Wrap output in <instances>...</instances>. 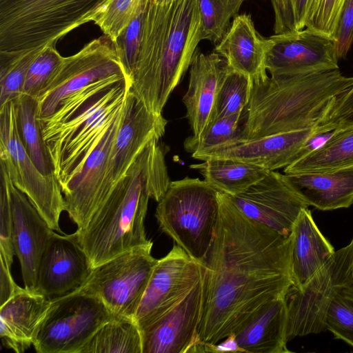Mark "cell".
Wrapping results in <instances>:
<instances>
[{
	"label": "cell",
	"mask_w": 353,
	"mask_h": 353,
	"mask_svg": "<svg viewBox=\"0 0 353 353\" xmlns=\"http://www.w3.org/2000/svg\"><path fill=\"white\" fill-rule=\"evenodd\" d=\"M218 200L214 236L203 263L201 345L235 333L293 285L290 235L248 218L227 194L218 192Z\"/></svg>",
	"instance_id": "cell-1"
},
{
	"label": "cell",
	"mask_w": 353,
	"mask_h": 353,
	"mask_svg": "<svg viewBox=\"0 0 353 353\" xmlns=\"http://www.w3.org/2000/svg\"><path fill=\"white\" fill-rule=\"evenodd\" d=\"M202 41L199 0H145L129 92L162 114Z\"/></svg>",
	"instance_id": "cell-2"
},
{
	"label": "cell",
	"mask_w": 353,
	"mask_h": 353,
	"mask_svg": "<svg viewBox=\"0 0 353 353\" xmlns=\"http://www.w3.org/2000/svg\"><path fill=\"white\" fill-rule=\"evenodd\" d=\"M159 141L143 148L87 226L74 232L92 268L152 242L144 225L148 201L159 202L171 182Z\"/></svg>",
	"instance_id": "cell-3"
},
{
	"label": "cell",
	"mask_w": 353,
	"mask_h": 353,
	"mask_svg": "<svg viewBox=\"0 0 353 353\" xmlns=\"http://www.w3.org/2000/svg\"><path fill=\"white\" fill-rule=\"evenodd\" d=\"M130 80L120 74L94 82L64 99L39 118L54 174L63 188L123 110Z\"/></svg>",
	"instance_id": "cell-4"
},
{
	"label": "cell",
	"mask_w": 353,
	"mask_h": 353,
	"mask_svg": "<svg viewBox=\"0 0 353 353\" xmlns=\"http://www.w3.org/2000/svg\"><path fill=\"white\" fill-rule=\"evenodd\" d=\"M353 86L339 69L301 75H270L252 83L240 139L318 125L336 97Z\"/></svg>",
	"instance_id": "cell-5"
},
{
	"label": "cell",
	"mask_w": 353,
	"mask_h": 353,
	"mask_svg": "<svg viewBox=\"0 0 353 353\" xmlns=\"http://www.w3.org/2000/svg\"><path fill=\"white\" fill-rule=\"evenodd\" d=\"M109 0H0V58L56 45Z\"/></svg>",
	"instance_id": "cell-6"
},
{
	"label": "cell",
	"mask_w": 353,
	"mask_h": 353,
	"mask_svg": "<svg viewBox=\"0 0 353 353\" xmlns=\"http://www.w3.org/2000/svg\"><path fill=\"white\" fill-rule=\"evenodd\" d=\"M218 192L205 180L185 177L170 182L156 209L161 230L201 264L214 236Z\"/></svg>",
	"instance_id": "cell-7"
},
{
	"label": "cell",
	"mask_w": 353,
	"mask_h": 353,
	"mask_svg": "<svg viewBox=\"0 0 353 353\" xmlns=\"http://www.w3.org/2000/svg\"><path fill=\"white\" fill-rule=\"evenodd\" d=\"M115 316L98 297L79 290L50 299L33 346L38 353H79Z\"/></svg>",
	"instance_id": "cell-8"
},
{
	"label": "cell",
	"mask_w": 353,
	"mask_h": 353,
	"mask_svg": "<svg viewBox=\"0 0 353 353\" xmlns=\"http://www.w3.org/2000/svg\"><path fill=\"white\" fill-rule=\"evenodd\" d=\"M352 263L353 239L335 251L303 287L290 288L285 295L288 342L325 331V317L330 302L343 287L353 283Z\"/></svg>",
	"instance_id": "cell-9"
},
{
	"label": "cell",
	"mask_w": 353,
	"mask_h": 353,
	"mask_svg": "<svg viewBox=\"0 0 353 353\" xmlns=\"http://www.w3.org/2000/svg\"><path fill=\"white\" fill-rule=\"evenodd\" d=\"M152 242L137 247L92 268L77 290L98 297L116 316L134 319L158 261Z\"/></svg>",
	"instance_id": "cell-10"
},
{
	"label": "cell",
	"mask_w": 353,
	"mask_h": 353,
	"mask_svg": "<svg viewBox=\"0 0 353 353\" xmlns=\"http://www.w3.org/2000/svg\"><path fill=\"white\" fill-rule=\"evenodd\" d=\"M0 161L15 187L23 192L49 226L63 234L59 219L64 197L55 176L43 174L28 155L18 134L14 101L0 107Z\"/></svg>",
	"instance_id": "cell-11"
},
{
	"label": "cell",
	"mask_w": 353,
	"mask_h": 353,
	"mask_svg": "<svg viewBox=\"0 0 353 353\" xmlns=\"http://www.w3.org/2000/svg\"><path fill=\"white\" fill-rule=\"evenodd\" d=\"M120 74L126 72L118 43L105 34L90 41L76 54L63 57L50 85L38 99L39 117L50 116L69 95Z\"/></svg>",
	"instance_id": "cell-12"
},
{
	"label": "cell",
	"mask_w": 353,
	"mask_h": 353,
	"mask_svg": "<svg viewBox=\"0 0 353 353\" xmlns=\"http://www.w3.org/2000/svg\"><path fill=\"white\" fill-rule=\"evenodd\" d=\"M203 265L174 245L158 259L134 317L140 331L182 301L201 281Z\"/></svg>",
	"instance_id": "cell-13"
},
{
	"label": "cell",
	"mask_w": 353,
	"mask_h": 353,
	"mask_svg": "<svg viewBox=\"0 0 353 353\" xmlns=\"http://www.w3.org/2000/svg\"><path fill=\"white\" fill-rule=\"evenodd\" d=\"M123 111L112 121L79 171L61 189L65 211L79 230L87 226L111 192L110 153Z\"/></svg>",
	"instance_id": "cell-14"
},
{
	"label": "cell",
	"mask_w": 353,
	"mask_h": 353,
	"mask_svg": "<svg viewBox=\"0 0 353 353\" xmlns=\"http://www.w3.org/2000/svg\"><path fill=\"white\" fill-rule=\"evenodd\" d=\"M265 66L270 75H301L339 69L334 41L305 28L268 38Z\"/></svg>",
	"instance_id": "cell-15"
},
{
	"label": "cell",
	"mask_w": 353,
	"mask_h": 353,
	"mask_svg": "<svg viewBox=\"0 0 353 353\" xmlns=\"http://www.w3.org/2000/svg\"><path fill=\"white\" fill-rule=\"evenodd\" d=\"M0 177L9 193L12 219V240L24 288L37 292L40 262L47 244L54 233L27 196L14 186L6 165L0 161Z\"/></svg>",
	"instance_id": "cell-16"
},
{
	"label": "cell",
	"mask_w": 353,
	"mask_h": 353,
	"mask_svg": "<svg viewBox=\"0 0 353 353\" xmlns=\"http://www.w3.org/2000/svg\"><path fill=\"white\" fill-rule=\"evenodd\" d=\"M231 197L248 218L285 236L290 235L301 211L308 208L285 174L275 170L268 171L247 190Z\"/></svg>",
	"instance_id": "cell-17"
},
{
	"label": "cell",
	"mask_w": 353,
	"mask_h": 353,
	"mask_svg": "<svg viewBox=\"0 0 353 353\" xmlns=\"http://www.w3.org/2000/svg\"><path fill=\"white\" fill-rule=\"evenodd\" d=\"M202 299L201 279L182 301L141 331L142 353L203 352L198 337Z\"/></svg>",
	"instance_id": "cell-18"
},
{
	"label": "cell",
	"mask_w": 353,
	"mask_h": 353,
	"mask_svg": "<svg viewBox=\"0 0 353 353\" xmlns=\"http://www.w3.org/2000/svg\"><path fill=\"white\" fill-rule=\"evenodd\" d=\"M316 127L252 139H237L223 145L192 154L199 161L229 159L255 165L268 171L285 168L297 161Z\"/></svg>",
	"instance_id": "cell-19"
},
{
	"label": "cell",
	"mask_w": 353,
	"mask_h": 353,
	"mask_svg": "<svg viewBox=\"0 0 353 353\" xmlns=\"http://www.w3.org/2000/svg\"><path fill=\"white\" fill-rule=\"evenodd\" d=\"M92 270L74 233L54 232L40 262L36 293L50 299L70 294L83 285Z\"/></svg>",
	"instance_id": "cell-20"
},
{
	"label": "cell",
	"mask_w": 353,
	"mask_h": 353,
	"mask_svg": "<svg viewBox=\"0 0 353 353\" xmlns=\"http://www.w3.org/2000/svg\"><path fill=\"white\" fill-rule=\"evenodd\" d=\"M168 121L150 111L134 94L127 95L111 153L109 184L111 191L126 174L139 152L153 139L164 134Z\"/></svg>",
	"instance_id": "cell-21"
},
{
	"label": "cell",
	"mask_w": 353,
	"mask_h": 353,
	"mask_svg": "<svg viewBox=\"0 0 353 353\" xmlns=\"http://www.w3.org/2000/svg\"><path fill=\"white\" fill-rule=\"evenodd\" d=\"M190 68L188 87L183 102L192 136L198 137L214 119L219 92L231 69L215 51L204 53L199 48Z\"/></svg>",
	"instance_id": "cell-22"
},
{
	"label": "cell",
	"mask_w": 353,
	"mask_h": 353,
	"mask_svg": "<svg viewBox=\"0 0 353 353\" xmlns=\"http://www.w3.org/2000/svg\"><path fill=\"white\" fill-rule=\"evenodd\" d=\"M215 52L226 61L232 70L248 77L252 83L268 76L266 38L256 30L250 14H240L234 18L217 43Z\"/></svg>",
	"instance_id": "cell-23"
},
{
	"label": "cell",
	"mask_w": 353,
	"mask_h": 353,
	"mask_svg": "<svg viewBox=\"0 0 353 353\" xmlns=\"http://www.w3.org/2000/svg\"><path fill=\"white\" fill-rule=\"evenodd\" d=\"M50 304V299L23 288L0 307V336L3 345L17 353L27 350Z\"/></svg>",
	"instance_id": "cell-24"
},
{
	"label": "cell",
	"mask_w": 353,
	"mask_h": 353,
	"mask_svg": "<svg viewBox=\"0 0 353 353\" xmlns=\"http://www.w3.org/2000/svg\"><path fill=\"white\" fill-rule=\"evenodd\" d=\"M293 287L301 288L330 259L335 250L316 225L308 208L303 209L290 234Z\"/></svg>",
	"instance_id": "cell-25"
},
{
	"label": "cell",
	"mask_w": 353,
	"mask_h": 353,
	"mask_svg": "<svg viewBox=\"0 0 353 353\" xmlns=\"http://www.w3.org/2000/svg\"><path fill=\"white\" fill-rule=\"evenodd\" d=\"M285 174L308 206L328 211L347 208L353 204V167Z\"/></svg>",
	"instance_id": "cell-26"
},
{
	"label": "cell",
	"mask_w": 353,
	"mask_h": 353,
	"mask_svg": "<svg viewBox=\"0 0 353 353\" xmlns=\"http://www.w3.org/2000/svg\"><path fill=\"white\" fill-rule=\"evenodd\" d=\"M287 307L285 296L261 307L235 332L239 346L245 353H285Z\"/></svg>",
	"instance_id": "cell-27"
},
{
	"label": "cell",
	"mask_w": 353,
	"mask_h": 353,
	"mask_svg": "<svg viewBox=\"0 0 353 353\" xmlns=\"http://www.w3.org/2000/svg\"><path fill=\"white\" fill-rule=\"evenodd\" d=\"M349 167H353V124L335 128L321 147L288 165L283 172H325Z\"/></svg>",
	"instance_id": "cell-28"
},
{
	"label": "cell",
	"mask_w": 353,
	"mask_h": 353,
	"mask_svg": "<svg viewBox=\"0 0 353 353\" xmlns=\"http://www.w3.org/2000/svg\"><path fill=\"white\" fill-rule=\"evenodd\" d=\"M13 101L17 132L24 148L43 174L55 176L41 131L38 99L23 94Z\"/></svg>",
	"instance_id": "cell-29"
},
{
	"label": "cell",
	"mask_w": 353,
	"mask_h": 353,
	"mask_svg": "<svg viewBox=\"0 0 353 353\" xmlns=\"http://www.w3.org/2000/svg\"><path fill=\"white\" fill-rule=\"evenodd\" d=\"M219 192L235 196L247 190L268 173L262 168L229 159H210L190 166Z\"/></svg>",
	"instance_id": "cell-30"
},
{
	"label": "cell",
	"mask_w": 353,
	"mask_h": 353,
	"mask_svg": "<svg viewBox=\"0 0 353 353\" xmlns=\"http://www.w3.org/2000/svg\"><path fill=\"white\" fill-rule=\"evenodd\" d=\"M79 353H142L138 324L134 319L115 316L94 333Z\"/></svg>",
	"instance_id": "cell-31"
},
{
	"label": "cell",
	"mask_w": 353,
	"mask_h": 353,
	"mask_svg": "<svg viewBox=\"0 0 353 353\" xmlns=\"http://www.w3.org/2000/svg\"><path fill=\"white\" fill-rule=\"evenodd\" d=\"M245 0H199L202 21V40L217 43L231 20L239 14Z\"/></svg>",
	"instance_id": "cell-32"
},
{
	"label": "cell",
	"mask_w": 353,
	"mask_h": 353,
	"mask_svg": "<svg viewBox=\"0 0 353 353\" xmlns=\"http://www.w3.org/2000/svg\"><path fill=\"white\" fill-rule=\"evenodd\" d=\"M43 50L0 58V107L23 94L28 70Z\"/></svg>",
	"instance_id": "cell-33"
},
{
	"label": "cell",
	"mask_w": 353,
	"mask_h": 353,
	"mask_svg": "<svg viewBox=\"0 0 353 353\" xmlns=\"http://www.w3.org/2000/svg\"><path fill=\"white\" fill-rule=\"evenodd\" d=\"M252 87L248 77L230 70L219 92L212 121L242 114L249 103Z\"/></svg>",
	"instance_id": "cell-34"
},
{
	"label": "cell",
	"mask_w": 353,
	"mask_h": 353,
	"mask_svg": "<svg viewBox=\"0 0 353 353\" xmlns=\"http://www.w3.org/2000/svg\"><path fill=\"white\" fill-rule=\"evenodd\" d=\"M242 114L212 121L198 137L192 135L184 141V148L192 154L219 147L240 138Z\"/></svg>",
	"instance_id": "cell-35"
},
{
	"label": "cell",
	"mask_w": 353,
	"mask_h": 353,
	"mask_svg": "<svg viewBox=\"0 0 353 353\" xmlns=\"http://www.w3.org/2000/svg\"><path fill=\"white\" fill-rule=\"evenodd\" d=\"M144 1L109 0L94 23L114 43H118L143 7Z\"/></svg>",
	"instance_id": "cell-36"
},
{
	"label": "cell",
	"mask_w": 353,
	"mask_h": 353,
	"mask_svg": "<svg viewBox=\"0 0 353 353\" xmlns=\"http://www.w3.org/2000/svg\"><path fill=\"white\" fill-rule=\"evenodd\" d=\"M325 330L335 339L353 347V283L343 287L334 296L325 317Z\"/></svg>",
	"instance_id": "cell-37"
},
{
	"label": "cell",
	"mask_w": 353,
	"mask_h": 353,
	"mask_svg": "<svg viewBox=\"0 0 353 353\" xmlns=\"http://www.w3.org/2000/svg\"><path fill=\"white\" fill-rule=\"evenodd\" d=\"M62 59L55 45L44 48L28 70L23 94L39 99L50 85Z\"/></svg>",
	"instance_id": "cell-38"
},
{
	"label": "cell",
	"mask_w": 353,
	"mask_h": 353,
	"mask_svg": "<svg viewBox=\"0 0 353 353\" xmlns=\"http://www.w3.org/2000/svg\"><path fill=\"white\" fill-rule=\"evenodd\" d=\"M311 0H270L274 14V34L303 30Z\"/></svg>",
	"instance_id": "cell-39"
},
{
	"label": "cell",
	"mask_w": 353,
	"mask_h": 353,
	"mask_svg": "<svg viewBox=\"0 0 353 353\" xmlns=\"http://www.w3.org/2000/svg\"><path fill=\"white\" fill-rule=\"evenodd\" d=\"M345 0H311L305 28L334 40L339 16Z\"/></svg>",
	"instance_id": "cell-40"
},
{
	"label": "cell",
	"mask_w": 353,
	"mask_h": 353,
	"mask_svg": "<svg viewBox=\"0 0 353 353\" xmlns=\"http://www.w3.org/2000/svg\"><path fill=\"white\" fill-rule=\"evenodd\" d=\"M0 260L11 269L15 255L12 240V219L6 183L0 177Z\"/></svg>",
	"instance_id": "cell-41"
},
{
	"label": "cell",
	"mask_w": 353,
	"mask_h": 353,
	"mask_svg": "<svg viewBox=\"0 0 353 353\" xmlns=\"http://www.w3.org/2000/svg\"><path fill=\"white\" fill-rule=\"evenodd\" d=\"M334 41L338 59L345 58L353 42V0H345L343 4Z\"/></svg>",
	"instance_id": "cell-42"
},
{
	"label": "cell",
	"mask_w": 353,
	"mask_h": 353,
	"mask_svg": "<svg viewBox=\"0 0 353 353\" xmlns=\"http://www.w3.org/2000/svg\"><path fill=\"white\" fill-rule=\"evenodd\" d=\"M353 111V86L339 95L326 117L316 125L323 130H334L335 124Z\"/></svg>",
	"instance_id": "cell-43"
},
{
	"label": "cell",
	"mask_w": 353,
	"mask_h": 353,
	"mask_svg": "<svg viewBox=\"0 0 353 353\" xmlns=\"http://www.w3.org/2000/svg\"><path fill=\"white\" fill-rule=\"evenodd\" d=\"M1 261V260H0ZM23 288L19 286L14 281L10 268L1 261L0 265V303H6L14 295L21 291Z\"/></svg>",
	"instance_id": "cell-44"
},
{
	"label": "cell",
	"mask_w": 353,
	"mask_h": 353,
	"mask_svg": "<svg viewBox=\"0 0 353 353\" xmlns=\"http://www.w3.org/2000/svg\"><path fill=\"white\" fill-rule=\"evenodd\" d=\"M202 346L203 352H245L238 344L235 333L234 332L230 334L221 343L215 344L206 343H203Z\"/></svg>",
	"instance_id": "cell-45"
},
{
	"label": "cell",
	"mask_w": 353,
	"mask_h": 353,
	"mask_svg": "<svg viewBox=\"0 0 353 353\" xmlns=\"http://www.w3.org/2000/svg\"><path fill=\"white\" fill-rule=\"evenodd\" d=\"M353 124V111L341 119L334 126V129L339 126Z\"/></svg>",
	"instance_id": "cell-46"
},
{
	"label": "cell",
	"mask_w": 353,
	"mask_h": 353,
	"mask_svg": "<svg viewBox=\"0 0 353 353\" xmlns=\"http://www.w3.org/2000/svg\"><path fill=\"white\" fill-rule=\"evenodd\" d=\"M158 1H170V0H158Z\"/></svg>",
	"instance_id": "cell-47"
},
{
	"label": "cell",
	"mask_w": 353,
	"mask_h": 353,
	"mask_svg": "<svg viewBox=\"0 0 353 353\" xmlns=\"http://www.w3.org/2000/svg\"><path fill=\"white\" fill-rule=\"evenodd\" d=\"M352 277H353V263H352Z\"/></svg>",
	"instance_id": "cell-48"
}]
</instances>
